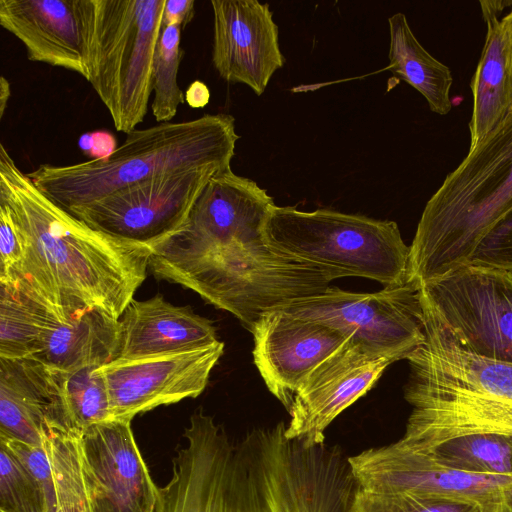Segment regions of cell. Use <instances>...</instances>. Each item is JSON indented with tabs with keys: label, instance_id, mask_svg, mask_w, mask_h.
Instances as JSON below:
<instances>
[{
	"label": "cell",
	"instance_id": "cell-1",
	"mask_svg": "<svg viewBox=\"0 0 512 512\" xmlns=\"http://www.w3.org/2000/svg\"><path fill=\"white\" fill-rule=\"evenodd\" d=\"M275 206L267 190L231 168L214 175L184 225L152 248L156 278L188 288L252 331L266 312L324 292L319 269L271 248L265 222Z\"/></svg>",
	"mask_w": 512,
	"mask_h": 512
},
{
	"label": "cell",
	"instance_id": "cell-2",
	"mask_svg": "<svg viewBox=\"0 0 512 512\" xmlns=\"http://www.w3.org/2000/svg\"><path fill=\"white\" fill-rule=\"evenodd\" d=\"M285 432L279 422L234 441L199 407L155 512H350L359 486L348 456L325 443L306 447Z\"/></svg>",
	"mask_w": 512,
	"mask_h": 512
},
{
	"label": "cell",
	"instance_id": "cell-3",
	"mask_svg": "<svg viewBox=\"0 0 512 512\" xmlns=\"http://www.w3.org/2000/svg\"><path fill=\"white\" fill-rule=\"evenodd\" d=\"M0 201L9 207L23 246L20 264L5 276L60 321L86 309L120 319L146 278L150 247L95 230L57 205L2 143Z\"/></svg>",
	"mask_w": 512,
	"mask_h": 512
},
{
	"label": "cell",
	"instance_id": "cell-4",
	"mask_svg": "<svg viewBox=\"0 0 512 512\" xmlns=\"http://www.w3.org/2000/svg\"><path fill=\"white\" fill-rule=\"evenodd\" d=\"M420 296L425 339L407 357L412 410L400 439L429 447L467 434L512 436V364L471 352Z\"/></svg>",
	"mask_w": 512,
	"mask_h": 512
},
{
	"label": "cell",
	"instance_id": "cell-5",
	"mask_svg": "<svg viewBox=\"0 0 512 512\" xmlns=\"http://www.w3.org/2000/svg\"><path fill=\"white\" fill-rule=\"evenodd\" d=\"M238 139L232 115L205 114L135 129L108 157L64 166L41 164L27 175L46 196L70 211L151 178L231 168Z\"/></svg>",
	"mask_w": 512,
	"mask_h": 512
},
{
	"label": "cell",
	"instance_id": "cell-6",
	"mask_svg": "<svg viewBox=\"0 0 512 512\" xmlns=\"http://www.w3.org/2000/svg\"><path fill=\"white\" fill-rule=\"evenodd\" d=\"M512 209V111L427 201L410 246L409 281L423 283L468 263L483 236Z\"/></svg>",
	"mask_w": 512,
	"mask_h": 512
},
{
	"label": "cell",
	"instance_id": "cell-7",
	"mask_svg": "<svg viewBox=\"0 0 512 512\" xmlns=\"http://www.w3.org/2000/svg\"><path fill=\"white\" fill-rule=\"evenodd\" d=\"M263 231L271 248L319 269L331 281L362 277L384 287L409 282L410 246L394 221L275 205Z\"/></svg>",
	"mask_w": 512,
	"mask_h": 512
},
{
	"label": "cell",
	"instance_id": "cell-8",
	"mask_svg": "<svg viewBox=\"0 0 512 512\" xmlns=\"http://www.w3.org/2000/svg\"><path fill=\"white\" fill-rule=\"evenodd\" d=\"M166 0H81L87 78L114 127L126 134L143 122Z\"/></svg>",
	"mask_w": 512,
	"mask_h": 512
},
{
	"label": "cell",
	"instance_id": "cell-9",
	"mask_svg": "<svg viewBox=\"0 0 512 512\" xmlns=\"http://www.w3.org/2000/svg\"><path fill=\"white\" fill-rule=\"evenodd\" d=\"M280 310L328 325L393 362L407 359L425 339L420 285L414 282L372 293L329 286Z\"/></svg>",
	"mask_w": 512,
	"mask_h": 512
},
{
	"label": "cell",
	"instance_id": "cell-10",
	"mask_svg": "<svg viewBox=\"0 0 512 512\" xmlns=\"http://www.w3.org/2000/svg\"><path fill=\"white\" fill-rule=\"evenodd\" d=\"M420 290L471 352L512 364V272L465 264Z\"/></svg>",
	"mask_w": 512,
	"mask_h": 512
},
{
	"label": "cell",
	"instance_id": "cell-11",
	"mask_svg": "<svg viewBox=\"0 0 512 512\" xmlns=\"http://www.w3.org/2000/svg\"><path fill=\"white\" fill-rule=\"evenodd\" d=\"M219 172L194 169L151 178L68 212L95 230L152 249L184 225Z\"/></svg>",
	"mask_w": 512,
	"mask_h": 512
},
{
	"label": "cell",
	"instance_id": "cell-12",
	"mask_svg": "<svg viewBox=\"0 0 512 512\" xmlns=\"http://www.w3.org/2000/svg\"><path fill=\"white\" fill-rule=\"evenodd\" d=\"M359 488L375 493L440 495L494 509L512 497V478L467 473L401 439L349 456Z\"/></svg>",
	"mask_w": 512,
	"mask_h": 512
},
{
	"label": "cell",
	"instance_id": "cell-13",
	"mask_svg": "<svg viewBox=\"0 0 512 512\" xmlns=\"http://www.w3.org/2000/svg\"><path fill=\"white\" fill-rule=\"evenodd\" d=\"M224 352V343L193 351L137 359H115L100 366L111 420H132L162 405L196 398Z\"/></svg>",
	"mask_w": 512,
	"mask_h": 512
},
{
	"label": "cell",
	"instance_id": "cell-14",
	"mask_svg": "<svg viewBox=\"0 0 512 512\" xmlns=\"http://www.w3.org/2000/svg\"><path fill=\"white\" fill-rule=\"evenodd\" d=\"M392 363L348 337L300 385L287 411L286 436L306 447L325 443L332 421L364 396Z\"/></svg>",
	"mask_w": 512,
	"mask_h": 512
},
{
	"label": "cell",
	"instance_id": "cell-15",
	"mask_svg": "<svg viewBox=\"0 0 512 512\" xmlns=\"http://www.w3.org/2000/svg\"><path fill=\"white\" fill-rule=\"evenodd\" d=\"M212 63L221 78L262 95L285 58L269 4L257 0H212Z\"/></svg>",
	"mask_w": 512,
	"mask_h": 512
},
{
	"label": "cell",
	"instance_id": "cell-16",
	"mask_svg": "<svg viewBox=\"0 0 512 512\" xmlns=\"http://www.w3.org/2000/svg\"><path fill=\"white\" fill-rule=\"evenodd\" d=\"M251 333L254 363L287 411L306 377L348 338L328 325L280 309L264 313Z\"/></svg>",
	"mask_w": 512,
	"mask_h": 512
},
{
	"label": "cell",
	"instance_id": "cell-17",
	"mask_svg": "<svg viewBox=\"0 0 512 512\" xmlns=\"http://www.w3.org/2000/svg\"><path fill=\"white\" fill-rule=\"evenodd\" d=\"M85 461L107 512H155L158 487L130 420H108L82 432Z\"/></svg>",
	"mask_w": 512,
	"mask_h": 512
},
{
	"label": "cell",
	"instance_id": "cell-18",
	"mask_svg": "<svg viewBox=\"0 0 512 512\" xmlns=\"http://www.w3.org/2000/svg\"><path fill=\"white\" fill-rule=\"evenodd\" d=\"M57 429L75 430L58 372L32 358H0V438L40 447Z\"/></svg>",
	"mask_w": 512,
	"mask_h": 512
},
{
	"label": "cell",
	"instance_id": "cell-19",
	"mask_svg": "<svg viewBox=\"0 0 512 512\" xmlns=\"http://www.w3.org/2000/svg\"><path fill=\"white\" fill-rule=\"evenodd\" d=\"M0 25L23 43L28 60L87 78L81 0H0Z\"/></svg>",
	"mask_w": 512,
	"mask_h": 512
},
{
	"label": "cell",
	"instance_id": "cell-20",
	"mask_svg": "<svg viewBox=\"0 0 512 512\" xmlns=\"http://www.w3.org/2000/svg\"><path fill=\"white\" fill-rule=\"evenodd\" d=\"M119 327V359L193 351L220 342L210 320L189 307L169 303L160 294L142 301L133 299L120 317Z\"/></svg>",
	"mask_w": 512,
	"mask_h": 512
},
{
	"label": "cell",
	"instance_id": "cell-21",
	"mask_svg": "<svg viewBox=\"0 0 512 512\" xmlns=\"http://www.w3.org/2000/svg\"><path fill=\"white\" fill-rule=\"evenodd\" d=\"M486 24L482 52L470 82L472 114L468 124L469 148L475 147L512 111V74L503 33L501 12L510 1H480Z\"/></svg>",
	"mask_w": 512,
	"mask_h": 512
},
{
	"label": "cell",
	"instance_id": "cell-22",
	"mask_svg": "<svg viewBox=\"0 0 512 512\" xmlns=\"http://www.w3.org/2000/svg\"><path fill=\"white\" fill-rule=\"evenodd\" d=\"M119 345V320L100 311L86 309L65 321H57L32 359L52 370L71 372L100 367L117 359Z\"/></svg>",
	"mask_w": 512,
	"mask_h": 512
},
{
	"label": "cell",
	"instance_id": "cell-23",
	"mask_svg": "<svg viewBox=\"0 0 512 512\" xmlns=\"http://www.w3.org/2000/svg\"><path fill=\"white\" fill-rule=\"evenodd\" d=\"M45 445L51 462L45 512H107L87 468L82 432L53 430Z\"/></svg>",
	"mask_w": 512,
	"mask_h": 512
},
{
	"label": "cell",
	"instance_id": "cell-24",
	"mask_svg": "<svg viewBox=\"0 0 512 512\" xmlns=\"http://www.w3.org/2000/svg\"><path fill=\"white\" fill-rule=\"evenodd\" d=\"M388 24V69L395 77L416 89L426 99L432 112L448 114L452 109L450 90L453 77L450 69L420 44L405 14H393L388 18Z\"/></svg>",
	"mask_w": 512,
	"mask_h": 512
},
{
	"label": "cell",
	"instance_id": "cell-25",
	"mask_svg": "<svg viewBox=\"0 0 512 512\" xmlns=\"http://www.w3.org/2000/svg\"><path fill=\"white\" fill-rule=\"evenodd\" d=\"M57 321L13 277H0V358H33Z\"/></svg>",
	"mask_w": 512,
	"mask_h": 512
},
{
	"label": "cell",
	"instance_id": "cell-26",
	"mask_svg": "<svg viewBox=\"0 0 512 512\" xmlns=\"http://www.w3.org/2000/svg\"><path fill=\"white\" fill-rule=\"evenodd\" d=\"M415 448L428 452L437 461L457 470L512 478V436L510 435L467 434L429 447Z\"/></svg>",
	"mask_w": 512,
	"mask_h": 512
},
{
	"label": "cell",
	"instance_id": "cell-27",
	"mask_svg": "<svg viewBox=\"0 0 512 512\" xmlns=\"http://www.w3.org/2000/svg\"><path fill=\"white\" fill-rule=\"evenodd\" d=\"M98 366L71 372H58L61 397L73 429L111 420L110 401L104 377Z\"/></svg>",
	"mask_w": 512,
	"mask_h": 512
},
{
	"label": "cell",
	"instance_id": "cell-28",
	"mask_svg": "<svg viewBox=\"0 0 512 512\" xmlns=\"http://www.w3.org/2000/svg\"><path fill=\"white\" fill-rule=\"evenodd\" d=\"M182 29L179 25H162L155 50L151 109L159 123L171 122L185 101V94L178 85V70L184 54L180 47Z\"/></svg>",
	"mask_w": 512,
	"mask_h": 512
},
{
	"label": "cell",
	"instance_id": "cell-29",
	"mask_svg": "<svg viewBox=\"0 0 512 512\" xmlns=\"http://www.w3.org/2000/svg\"><path fill=\"white\" fill-rule=\"evenodd\" d=\"M497 508V507H496ZM481 503L440 495L356 491L350 512H493Z\"/></svg>",
	"mask_w": 512,
	"mask_h": 512
},
{
	"label": "cell",
	"instance_id": "cell-30",
	"mask_svg": "<svg viewBox=\"0 0 512 512\" xmlns=\"http://www.w3.org/2000/svg\"><path fill=\"white\" fill-rule=\"evenodd\" d=\"M44 490L38 480L0 444V512H45Z\"/></svg>",
	"mask_w": 512,
	"mask_h": 512
},
{
	"label": "cell",
	"instance_id": "cell-31",
	"mask_svg": "<svg viewBox=\"0 0 512 512\" xmlns=\"http://www.w3.org/2000/svg\"><path fill=\"white\" fill-rule=\"evenodd\" d=\"M467 264L512 272V209L483 236Z\"/></svg>",
	"mask_w": 512,
	"mask_h": 512
},
{
	"label": "cell",
	"instance_id": "cell-32",
	"mask_svg": "<svg viewBox=\"0 0 512 512\" xmlns=\"http://www.w3.org/2000/svg\"><path fill=\"white\" fill-rule=\"evenodd\" d=\"M22 254L20 232L9 207L0 201V276L13 272L20 264Z\"/></svg>",
	"mask_w": 512,
	"mask_h": 512
},
{
	"label": "cell",
	"instance_id": "cell-33",
	"mask_svg": "<svg viewBox=\"0 0 512 512\" xmlns=\"http://www.w3.org/2000/svg\"><path fill=\"white\" fill-rule=\"evenodd\" d=\"M78 144L88 156L94 157L93 159L108 157L117 148L115 138L106 131L85 133L80 137Z\"/></svg>",
	"mask_w": 512,
	"mask_h": 512
},
{
	"label": "cell",
	"instance_id": "cell-34",
	"mask_svg": "<svg viewBox=\"0 0 512 512\" xmlns=\"http://www.w3.org/2000/svg\"><path fill=\"white\" fill-rule=\"evenodd\" d=\"M194 6V0H166L162 25H179L185 28L193 19Z\"/></svg>",
	"mask_w": 512,
	"mask_h": 512
},
{
	"label": "cell",
	"instance_id": "cell-35",
	"mask_svg": "<svg viewBox=\"0 0 512 512\" xmlns=\"http://www.w3.org/2000/svg\"><path fill=\"white\" fill-rule=\"evenodd\" d=\"M209 100V88L199 80L191 83L185 92V101L192 108H203L209 103Z\"/></svg>",
	"mask_w": 512,
	"mask_h": 512
},
{
	"label": "cell",
	"instance_id": "cell-36",
	"mask_svg": "<svg viewBox=\"0 0 512 512\" xmlns=\"http://www.w3.org/2000/svg\"><path fill=\"white\" fill-rule=\"evenodd\" d=\"M501 25L505 36L509 66L512 74V8L501 18Z\"/></svg>",
	"mask_w": 512,
	"mask_h": 512
},
{
	"label": "cell",
	"instance_id": "cell-37",
	"mask_svg": "<svg viewBox=\"0 0 512 512\" xmlns=\"http://www.w3.org/2000/svg\"><path fill=\"white\" fill-rule=\"evenodd\" d=\"M10 94H11L10 83L4 76H1V78H0V118L1 119L3 118V115L5 113Z\"/></svg>",
	"mask_w": 512,
	"mask_h": 512
},
{
	"label": "cell",
	"instance_id": "cell-38",
	"mask_svg": "<svg viewBox=\"0 0 512 512\" xmlns=\"http://www.w3.org/2000/svg\"><path fill=\"white\" fill-rule=\"evenodd\" d=\"M503 512H512V497L505 500L502 505Z\"/></svg>",
	"mask_w": 512,
	"mask_h": 512
},
{
	"label": "cell",
	"instance_id": "cell-39",
	"mask_svg": "<svg viewBox=\"0 0 512 512\" xmlns=\"http://www.w3.org/2000/svg\"><path fill=\"white\" fill-rule=\"evenodd\" d=\"M504 502H505V501H504ZM504 502H503V503H504ZM503 503H502L500 506H498V507H497L493 512H503V510H502V505H503Z\"/></svg>",
	"mask_w": 512,
	"mask_h": 512
}]
</instances>
